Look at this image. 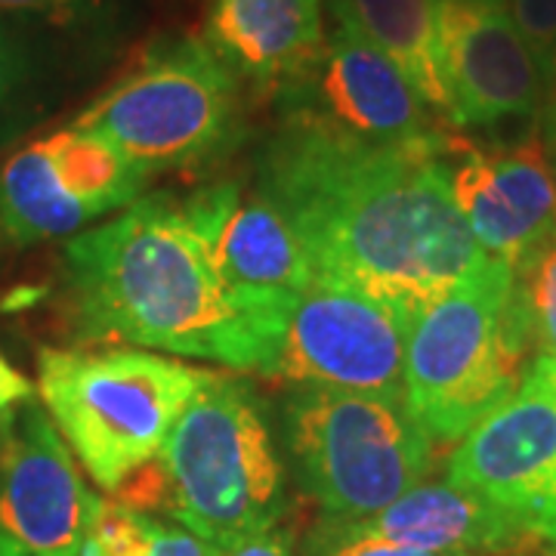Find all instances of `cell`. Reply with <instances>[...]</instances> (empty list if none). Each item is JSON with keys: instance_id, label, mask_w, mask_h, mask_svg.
<instances>
[{"instance_id": "1", "label": "cell", "mask_w": 556, "mask_h": 556, "mask_svg": "<svg viewBox=\"0 0 556 556\" xmlns=\"http://www.w3.org/2000/svg\"><path fill=\"white\" fill-rule=\"evenodd\" d=\"M457 149L368 146L281 115L257 155V192L294 229L313 276L362 291L412 325L495 263L452 192Z\"/></svg>"}, {"instance_id": "2", "label": "cell", "mask_w": 556, "mask_h": 556, "mask_svg": "<svg viewBox=\"0 0 556 556\" xmlns=\"http://www.w3.org/2000/svg\"><path fill=\"white\" fill-rule=\"evenodd\" d=\"M62 300L80 340L137 343L269 371L273 343L219 276L174 192L139 195L62 248Z\"/></svg>"}, {"instance_id": "3", "label": "cell", "mask_w": 556, "mask_h": 556, "mask_svg": "<svg viewBox=\"0 0 556 556\" xmlns=\"http://www.w3.org/2000/svg\"><path fill=\"white\" fill-rule=\"evenodd\" d=\"M164 510L219 554L285 517V464L251 383L211 375L159 452Z\"/></svg>"}, {"instance_id": "4", "label": "cell", "mask_w": 556, "mask_h": 556, "mask_svg": "<svg viewBox=\"0 0 556 556\" xmlns=\"http://www.w3.org/2000/svg\"><path fill=\"white\" fill-rule=\"evenodd\" d=\"M529 350L514 269L501 260L424 306L405 338V402L424 433L457 442L517 393Z\"/></svg>"}, {"instance_id": "5", "label": "cell", "mask_w": 556, "mask_h": 556, "mask_svg": "<svg viewBox=\"0 0 556 556\" xmlns=\"http://www.w3.org/2000/svg\"><path fill=\"white\" fill-rule=\"evenodd\" d=\"M281 427L300 485L328 522L371 519L433 464V439L405 396L298 383L285 396Z\"/></svg>"}, {"instance_id": "6", "label": "cell", "mask_w": 556, "mask_h": 556, "mask_svg": "<svg viewBox=\"0 0 556 556\" xmlns=\"http://www.w3.org/2000/svg\"><path fill=\"white\" fill-rule=\"evenodd\" d=\"M211 371L139 350H40L38 396L93 482L115 492L155 460Z\"/></svg>"}, {"instance_id": "7", "label": "cell", "mask_w": 556, "mask_h": 556, "mask_svg": "<svg viewBox=\"0 0 556 556\" xmlns=\"http://www.w3.org/2000/svg\"><path fill=\"white\" fill-rule=\"evenodd\" d=\"M105 139L149 177L223 159L244 134L232 68L199 38L152 43L72 124Z\"/></svg>"}, {"instance_id": "8", "label": "cell", "mask_w": 556, "mask_h": 556, "mask_svg": "<svg viewBox=\"0 0 556 556\" xmlns=\"http://www.w3.org/2000/svg\"><path fill=\"white\" fill-rule=\"evenodd\" d=\"M408 321L338 281L313 278L281 325L269 378L405 396Z\"/></svg>"}, {"instance_id": "9", "label": "cell", "mask_w": 556, "mask_h": 556, "mask_svg": "<svg viewBox=\"0 0 556 556\" xmlns=\"http://www.w3.org/2000/svg\"><path fill=\"white\" fill-rule=\"evenodd\" d=\"M278 102L281 115L313 121L368 146L445 149L457 142L439 127L433 109L396 62L346 25L328 35L309 75L288 87Z\"/></svg>"}, {"instance_id": "10", "label": "cell", "mask_w": 556, "mask_h": 556, "mask_svg": "<svg viewBox=\"0 0 556 556\" xmlns=\"http://www.w3.org/2000/svg\"><path fill=\"white\" fill-rule=\"evenodd\" d=\"M100 501L47 408L0 412V535L31 556H78Z\"/></svg>"}, {"instance_id": "11", "label": "cell", "mask_w": 556, "mask_h": 556, "mask_svg": "<svg viewBox=\"0 0 556 556\" xmlns=\"http://www.w3.org/2000/svg\"><path fill=\"white\" fill-rule=\"evenodd\" d=\"M445 479L519 517L556 547V399L519 383L457 439Z\"/></svg>"}, {"instance_id": "12", "label": "cell", "mask_w": 556, "mask_h": 556, "mask_svg": "<svg viewBox=\"0 0 556 556\" xmlns=\"http://www.w3.org/2000/svg\"><path fill=\"white\" fill-rule=\"evenodd\" d=\"M442 56L448 124L495 127L541 112V60L519 35L504 0H445Z\"/></svg>"}, {"instance_id": "13", "label": "cell", "mask_w": 556, "mask_h": 556, "mask_svg": "<svg viewBox=\"0 0 556 556\" xmlns=\"http://www.w3.org/2000/svg\"><path fill=\"white\" fill-rule=\"evenodd\" d=\"M452 192L482 251L514 273L556 239V174L541 137L492 152L460 146Z\"/></svg>"}, {"instance_id": "14", "label": "cell", "mask_w": 556, "mask_h": 556, "mask_svg": "<svg viewBox=\"0 0 556 556\" xmlns=\"http://www.w3.org/2000/svg\"><path fill=\"white\" fill-rule=\"evenodd\" d=\"M325 0H211L204 43L260 93L281 97L325 50Z\"/></svg>"}, {"instance_id": "15", "label": "cell", "mask_w": 556, "mask_h": 556, "mask_svg": "<svg viewBox=\"0 0 556 556\" xmlns=\"http://www.w3.org/2000/svg\"><path fill=\"white\" fill-rule=\"evenodd\" d=\"M211 254L226 288L269 338L276 356L278 334L291 303L316 278L294 229L278 214L276 204L254 189V195H241Z\"/></svg>"}, {"instance_id": "16", "label": "cell", "mask_w": 556, "mask_h": 556, "mask_svg": "<svg viewBox=\"0 0 556 556\" xmlns=\"http://www.w3.org/2000/svg\"><path fill=\"white\" fill-rule=\"evenodd\" d=\"M365 538L433 554L517 556L541 544L510 510L460 485L420 482L412 492L362 522H338Z\"/></svg>"}, {"instance_id": "17", "label": "cell", "mask_w": 556, "mask_h": 556, "mask_svg": "<svg viewBox=\"0 0 556 556\" xmlns=\"http://www.w3.org/2000/svg\"><path fill=\"white\" fill-rule=\"evenodd\" d=\"M442 10L445 0H331L338 25L353 28L396 62L420 100L448 121Z\"/></svg>"}, {"instance_id": "18", "label": "cell", "mask_w": 556, "mask_h": 556, "mask_svg": "<svg viewBox=\"0 0 556 556\" xmlns=\"http://www.w3.org/2000/svg\"><path fill=\"white\" fill-rule=\"evenodd\" d=\"M100 214L56 177L47 142H31L0 167V236L13 248L65 239Z\"/></svg>"}, {"instance_id": "19", "label": "cell", "mask_w": 556, "mask_h": 556, "mask_svg": "<svg viewBox=\"0 0 556 556\" xmlns=\"http://www.w3.org/2000/svg\"><path fill=\"white\" fill-rule=\"evenodd\" d=\"M43 142L62 186L78 201L90 204L100 217L134 204L152 179L139 164L124 159L112 142L78 127L60 130Z\"/></svg>"}, {"instance_id": "20", "label": "cell", "mask_w": 556, "mask_h": 556, "mask_svg": "<svg viewBox=\"0 0 556 556\" xmlns=\"http://www.w3.org/2000/svg\"><path fill=\"white\" fill-rule=\"evenodd\" d=\"M514 298L529 343L556 356V239L514 273Z\"/></svg>"}, {"instance_id": "21", "label": "cell", "mask_w": 556, "mask_h": 556, "mask_svg": "<svg viewBox=\"0 0 556 556\" xmlns=\"http://www.w3.org/2000/svg\"><path fill=\"white\" fill-rule=\"evenodd\" d=\"M155 532L159 519L134 510L115 497H102L78 556H146L155 541Z\"/></svg>"}, {"instance_id": "22", "label": "cell", "mask_w": 556, "mask_h": 556, "mask_svg": "<svg viewBox=\"0 0 556 556\" xmlns=\"http://www.w3.org/2000/svg\"><path fill=\"white\" fill-rule=\"evenodd\" d=\"M35 60L0 22V142L13 139L35 112Z\"/></svg>"}, {"instance_id": "23", "label": "cell", "mask_w": 556, "mask_h": 556, "mask_svg": "<svg viewBox=\"0 0 556 556\" xmlns=\"http://www.w3.org/2000/svg\"><path fill=\"white\" fill-rule=\"evenodd\" d=\"M306 556H479V554H433V551H412V547H396L378 538H365L343 529L338 522L321 519L313 538Z\"/></svg>"}, {"instance_id": "24", "label": "cell", "mask_w": 556, "mask_h": 556, "mask_svg": "<svg viewBox=\"0 0 556 556\" xmlns=\"http://www.w3.org/2000/svg\"><path fill=\"white\" fill-rule=\"evenodd\" d=\"M519 35L538 60H547L556 43V0H504Z\"/></svg>"}, {"instance_id": "25", "label": "cell", "mask_w": 556, "mask_h": 556, "mask_svg": "<svg viewBox=\"0 0 556 556\" xmlns=\"http://www.w3.org/2000/svg\"><path fill=\"white\" fill-rule=\"evenodd\" d=\"M97 0H0V13L10 16H35L50 22H75Z\"/></svg>"}, {"instance_id": "26", "label": "cell", "mask_w": 556, "mask_h": 556, "mask_svg": "<svg viewBox=\"0 0 556 556\" xmlns=\"http://www.w3.org/2000/svg\"><path fill=\"white\" fill-rule=\"evenodd\" d=\"M146 556H223L214 547L207 544L204 538H199L195 532L182 529V526H167V522H159V532H155V541L149 547Z\"/></svg>"}, {"instance_id": "27", "label": "cell", "mask_w": 556, "mask_h": 556, "mask_svg": "<svg viewBox=\"0 0 556 556\" xmlns=\"http://www.w3.org/2000/svg\"><path fill=\"white\" fill-rule=\"evenodd\" d=\"M223 556H294V529L281 519L276 526L229 547Z\"/></svg>"}, {"instance_id": "28", "label": "cell", "mask_w": 556, "mask_h": 556, "mask_svg": "<svg viewBox=\"0 0 556 556\" xmlns=\"http://www.w3.org/2000/svg\"><path fill=\"white\" fill-rule=\"evenodd\" d=\"M35 383L22 375L20 368H13L3 353H0V412L22 405V402H35Z\"/></svg>"}, {"instance_id": "29", "label": "cell", "mask_w": 556, "mask_h": 556, "mask_svg": "<svg viewBox=\"0 0 556 556\" xmlns=\"http://www.w3.org/2000/svg\"><path fill=\"white\" fill-rule=\"evenodd\" d=\"M522 383H532L538 390L551 393L556 399V356H547L541 353L529 365H526V375H522Z\"/></svg>"}, {"instance_id": "30", "label": "cell", "mask_w": 556, "mask_h": 556, "mask_svg": "<svg viewBox=\"0 0 556 556\" xmlns=\"http://www.w3.org/2000/svg\"><path fill=\"white\" fill-rule=\"evenodd\" d=\"M541 146L556 174V97L541 105Z\"/></svg>"}, {"instance_id": "31", "label": "cell", "mask_w": 556, "mask_h": 556, "mask_svg": "<svg viewBox=\"0 0 556 556\" xmlns=\"http://www.w3.org/2000/svg\"><path fill=\"white\" fill-rule=\"evenodd\" d=\"M541 72H544V102H547L556 97V43L547 53V60L541 62Z\"/></svg>"}, {"instance_id": "32", "label": "cell", "mask_w": 556, "mask_h": 556, "mask_svg": "<svg viewBox=\"0 0 556 556\" xmlns=\"http://www.w3.org/2000/svg\"><path fill=\"white\" fill-rule=\"evenodd\" d=\"M0 556H31L22 551L20 544H13L7 535H0Z\"/></svg>"}, {"instance_id": "33", "label": "cell", "mask_w": 556, "mask_h": 556, "mask_svg": "<svg viewBox=\"0 0 556 556\" xmlns=\"http://www.w3.org/2000/svg\"><path fill=\"white\" fill-rule=\"evenodd\" d=\"M517 556H556V547L554 551H544V554H517Z\"/></svg>"}]
</instances>
